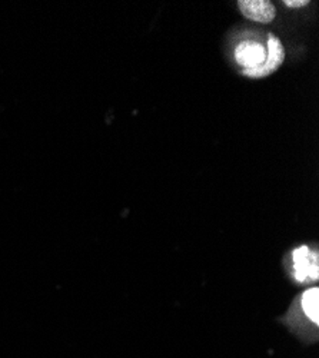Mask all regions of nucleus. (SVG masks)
I'll use <instances>...</instances> for the list:
<instances>
[{"label": "nucleus", "mask_w": 319, "mask_h": 358, "mask_svg": "<svg viewBox=\"0 0 319 358\" xmlns=\"http://www.w3.org/2000/svg\"><path fill=\"white\" fill-rule=\"evenodd\" d=\"M283 59H285V50H283V46H282L281 41L278 38H275L274 35H269L267 59L264 61V64L258 66V68H255V69L244 71L242 73L248 78H252V79L265 78V76L271 75L272 72H275L276 69H279V66L283 62Z\"/></svg>", "instance_id": "obj_1"}, {"label": "nucleus", "mask_w": 319, "mask_h": 358, "mask_svg": "<svg viewBox=\"0 0 319 358\" xmlns=\"http://www.w3.org/2000/svg\"><path fill=\"white\" fill-rule=\"evenodd\" d=\"M294 264L297 280L304 282L306 278L313 281L318 280V252H311L308 247H301L294 251Z\"/></svg>", "instance_id": "obj_2"}, {"label": "nucleus", "mask_w": 319, "mask_h": 358, "mask_svg": "<svg viewBox=\"0 0 319 358\" xmlns=\"http://www.w3.org/2000/svg\"><path fill=\"white\" fill-rule=\"evenodd\" d=\"M238 6L246 19L258 23H271L276 15V9L269 0H241Z\"/></svg>", "instance_id": "obj_3"}, {"label": "nucleus", "mask_w": 319, "mask_h": 358, "mask_svg": "<svg viewBox=\"0 0 319 358\" xmlns=\"http://www.w3.org/2000/svg\"><path fill=\"white\" fill-rule=\"evenodd\" d=\"M235 59L239 65L244 66V71L255 69L264 64L267 59V50L255 41H245L237 48Z\"/></svg>", "instance_id": "obj_4"}, {"label": "nucleus", "mask_w": 319, "mask_h": 358, "mask_svg": "<svg viewBox=\"0 0 319 358\" xmlns=\"http://www.w3.org/2000/svg\"><path fill=\"white\" fill-rule=\"evenodd\" d=\"M319 289L311 288L304 292L302 295V308L309 320H312L315 324L319 322Z\"/></svg>", "instance_id": "obj_5"}, {"label": "nucleus", "mask_w": 319, "mask_h": 358, "mask_svg": "<svg viewBox=\"0 0 319 358\" xmlns=\"http://www.w3.org/2000/svg\"><path fill=\"white\" fill-rule=\"evenodd\" d=\"M283 5H286L288 8H302L309 5V0H285Z\"/></svg>", "instance_id": "obj_6"}]
</instances>
